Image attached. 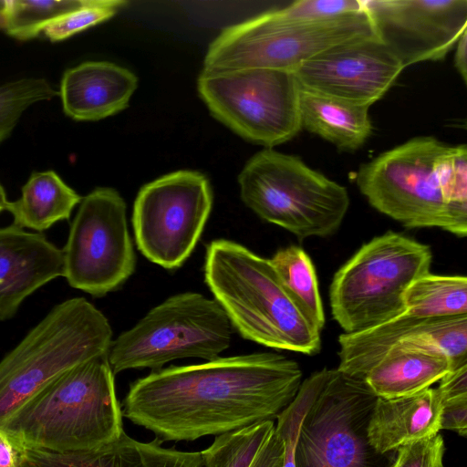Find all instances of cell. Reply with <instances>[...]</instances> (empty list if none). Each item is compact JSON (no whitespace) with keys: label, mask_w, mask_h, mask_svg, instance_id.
I'll return each mask as SVG.
<instances>
[{"label":"cell","mask_w":467,"mask_h":467,"mask_svg":"<svg viewBox=\"0 0 467 467\" xmlns=\"http://www.w3.org/2000/svg\"><path fill=\"white\" fill-rule=\"evenodd\" d=\"M333 369L323 368L305 379L292 402L278 416L275 431L284 444L283 467H295V450L301 421Z\"/></svg>","instance_id":"f1b7e54d"},{"label":"cell","mask_w":467,"mask_h":467,"mask_svg":"<svg viewBox=\"0 0 467 467\" xmlns=\"http://www.w3.org/2000/svg\"><path fill=\"white\" fill-rule=\"evenodd\" d=\"M156 438L136 441L123 432L97 449L58 453L15 445L17 467H204L201 451L164 448Z\"/></svg>","instance_id":"ac0fdd59"},{"label":"cell","mask_w":467,"mask_h":467,"mask_svg":"<svg viewBox=\"0 0 467 467\" xmlns=\"http://www.w3.org/2000/svg\"><path fill=\"white\" fill-rule=\"evenodd\" d=\"M405 312L421 318L467 315V278L427 274L404 293Z\"/></svg>","instance_id":"d4e9b609"},{"label":"cell","mask_w":467,"mask_h":467,"mask_svg":"<svg viewBox=\"0 0 467 467\" xmlns=\"http://www.w3.org/2000/svg\"><path fill=\"white\" fill-rule=\"evenodd\" d=\"M285 290L310 322L320 331L325 313L315 266L309 255L297 245L277 250L269 259Z\"/></svg>","instance_id":"484cf974"},{"label":"cell","mask_w":467,"mask_h":467,"mask_svg":"<svg viewBox=\"0 0 467 467\" xmlns=\"http://www.w3.org/2000/svg\"><path fill=\"white\" fill-rule=\"evenodd\" d=\"M429 245L388 232L364 244L334 275L329 298L344 333L373 327L405 312L404 293L430 273Z\"/></svg>","instance_id":"8992f818"},{"label":"cell","mask_w":467,"mask_h":467,"mask_svg":"<svg viewBox=\"0 0 467 467\" xmlns=\"http://www.w3.org/2000/svg\"><path fill=\"white\" fill-rule=\"evenodd\" d=\"M368 109V106L300 87L299 109L302 128L342 150H357L371 135L372 123Z\"/></svg>","instance_id":"7402d4cb"},{"label":"cell","mask_w":467,"mask_h":467,"mask_svg":"<svg viewBox=\"0 0 467 467\" xmlns=\"http://www.w3.org/2000/svg\"><path fill=\"white\" fill-rule=\"evenodd\" d=\"M137 85V77L126 67L88 61L65 71L58 95L71 119L99 120L127 108Z\"/></svg>","instance_id":"d6986e66"},{"label":"cell","mask_w":467,"mask_h":467,"mask_svg":"<svg viewBox=\"0 0 467 467\" xmlns=\"http://www.w3.org/2000/svg\"><path fill=\"white\" fill-rule=\"evenodd\" d=\"M454 66L464 83L467 81V30H465L456 43L454 54Z\"/></svg>","instance_id":"8d00e7d4"},{"label":"cell","mask_w":467,"mask_h":467,"mask_svg":"<svg viewBox=\"0 0 467 467\" xmlns=\"http://www.w3.org/2000/svg\"><path fill=\"white\" fill-rule=\"evenodd\" d=\"M64 275V258L40 233L14 224L0 228V321L11 319L24 300Z\"/></svg>","instance_id":"e0dca14e"},{"label":"cell","mask_w":467,"mask_h":467,"mask_svg":"<svg viewBox=\"0 0 467 467\" xmlns=\"http://www.w3.org/2000/svg\"><path fill=\"white\" fill-rule=\"evenodd\" d=\"M441 408L442 399L437 389L393 399L378 397L368 426L371 446L386 454L436 435L441 431Z\"/></svg>","instance_id":"ffe728a7"},{"label":"cell","mask_w":467,"mask_h":467,"mask_svg":"<svg viewBox=\"0 0 467 467\" xmlns=\"http://www.w3.org/2000/svg\"><path fill=\"white\" fill-rule=\"evenodd\" d=\"M302 370L273 352L153 370L130 385L122 415L161 441H194L274 420L296 396Z\"/></svg>","instance_id":"6da1fadb"},{"label":"cell","mask_w":467,"mask_h":467,"mask_svg":"<svg viewBox=\"0 0 467 467\" xmlns=\"http://www.w3.org/2000/svg\"><path fill=\"white\" fill-rule=\"evenodd\" d=\"M451 370V361L440 350L403 344L390 348L364 381L378 397L393 399L429 389Z\"/></svg>","instance_id":"44dd1931"},{"label":"cell","mask_w":467,"mask_h":467,"mask_svg":"<svg viewBox=\"0 0 467 467\" xmlns=\"http://www.w3.org/2000/svg\"><path fill=\"white\" fill-rule=\"evenodd\" d=\"M0 467H17L16 449L2 430H0Z\"/></svg>","instance_id":"d590c367"},{"label":"cell","mask_w":467,"mask_h":467,"mask_svg":"<svg viewBox=\"0 0 467 467\" xmlns=\"http://www.w3.org/2000/svg\"><path fill=\"white\" fill-rule=\"evenodd\" d=\"M238 182L241 199L249 209L299 240L334 234L350 204L346 187L299 157L271 148L246 162Z\"/></svg>","instance_id":"5b68a950"},{"label":"cell","mask_w":467,"mask_h":467,"mask_svg":"<svg viewBox=\"0 0 467 467\" xmlns=\"http://www.w3.org/2000/svg\"><path fill=\"white\" fill-rule=\"evenodd\" d=\"M337 370L364 380L369 369L398 345L434 348L451 361V370L467 364V315L421 318L403 312L373 327L338 337Z\"/></svg>","instance_id":"2e32d148"},{"label":"cell","mask_w":467,"mask_h":467,"mask_svg":"<svg viewBox=\"0 0 467 467\" xmlns=\"http://www.w3.org/2000/svg\"><path fill=\"white\" fill-rule=\"evenodd\" d=\"M81 199L54 171H37L22 187L20 198L8 202L5 210L12 214L14 225L43 232L68 220Z\"/></svg>","instance_id":"603a6c76"},{"label":"cell","mask_w":467,"mask_h":467,"mask_svg":"<svg viewBox=\"0 0 467 467\" xmlns=\"http://www.w3.org/2000/svg\"><path fill=\"white\" fill-rule=\"evenodd\" d=\"M79 203L62 249L63 276L71 287L103 296L119 287L135 270L126 203L109 187L94 189Z\"/></svg>","instance_id":"4fadbf2b"},{"label":"cell","mask_w":467,"mask_h":467,"mask_svg":"<svg viewBox=\"0 0 467 467\" xmlns=\"http://www.w3.org/2000/svg\"><path fill=\"white\" fill-rule=\"evenodd\" d=\"M122 417L106 354L57 377L0 430L17 446L76 452L117 440L124 432Z\"/></svg>","instance_id":"7a4b0ae2"},{"label":"cell","mask_w":467,"mask_h":467,"mask_svg":"<svg viewBox=\"0 0 467 467\" xmlns=\"http://www.w3.org/2000/svg\"><path fill=\"white\" fill-rule=\"evenodd\" d=\"M201 454L204 467H283L284 444L265 420L217 436Z\"/></svg>","instance_id":"cb8c5ba5"},{"label":"cell","mask_w":467,"mask_h":467,"mask_svg":"<svg viewBox=\"0 0 467 467\" xmlns=\"http://www.w3.org/2000/svg\"><path fill=\"white\" fill-rule=\"evenodd\" d=\"M363 10V0H298L278 9L284 17L296 21L328 20Z\"/></svg>","instance_id":"1f68e13d"},{"label":"cell","mask_w":467,"mask_h":467,"mask_svg":"<svg viewBox=\"0 0 467 467\" xmlns=\"http://www.w3.org/2000/svg\"><path fill=\"white\" fill-rule=\"evenodd\" d=\"M446 144L420 136L361 164L355 182L368 203L406 228L438 227L465 237L467 224L444 202L437 158Z\"/></svg>","instance_id":"9c48e42d"},{"label":"cell","mask_w":467,"mask_h":467,"mask_svg":"<svg viewBox=\"0 0 467 467\" xmlns=\"http://www.w3.org/2000/svg\"><path fill=\"white\" fill-rule=\"evenodd\" d=\"M57 95L51 83L42 78H25L0 85V142L9 137L30 106Z\"/></svg>","instance_id":"83f0119b"},{"label":"cell","mask_w":467,"mask_h":467,"mask_svg":"<svg viewBox=\"0 0 467 467\" xmlns=\"http://www.w3.org/2000/svg\"><path fill=\"white\" fill-rule=\"evenodd\" d=\"M125 5L127 2L121 0H89L83 7L51 23L43 33L52 42L67 39L109 19Z\"/></svg>","instance_id":"4dcf8cb0"},{"label":"cell","mask_w":467,"mask_h":467,"mask_svg":"<svg viewBox=\"0 0 467 467\" xmlns=\"http://www.w3.org/2000/svg\"><path fill=\"white\" fill-rule=\"evenodd\" d=\"M444 202L456 218L467 224V146L446 144L437 158Z\"/></svg>","instance_id":"f546056e"},{"label":"cell","mask_w":467,"mask_h":467,"mask_svg":"<svg viewBox=\"0 0 467 467\" xmlns=\"http://www.w3.org/2000/svg\"><path fill=\"white\" fill-rule=\"evenodd\" d=\"M89 0H5V31L19 40L37 36L51 23L86 5Z\"/></svg>","instance_id":"4316f807"},{"label":"cell","mask_w":467,"mask_h":467,"mask_svg":"<svg viewBox=\"0 0 467 467\" xmlns=\"http://www.w3.org/2000/svg\"><path fill=\"white\" fill-rule=\"evenodd\" d=\"M375 34L365 10L322 21H296L268 11L224 28L211 43L204 72L246 68L295 71L319 53L349 39Z\"/></svg>","instance_id":"52a82bcc"},{"label":"cell","mask_w":467,"mask_h":467,"mask_svg":"<svg viewBox=\"0 0 467 467\" xmlns=\"http://www.w3.org/2000/svg\"><path fill=\"white\" fill-rule=\"evenodd\" d=\"M377 399L364 380L333 369L301 421L295 467H393L397 451L379 453L368 437Z\"/></svg>","instance_id":"30bf717a"},{"label":"cell","mask_w":467,"mask_h":467,"mask_svg":"<svg viewBox=\"0 0 467 467\" xmlns=\"http://www.w3.org/2000/svg\"><path fill=\"white\" fill-rule=\"evenodd\" d=\"M232 324L219 303L185 292L151 308L134 327L111 341L107 358L113 374L160 369L172 360L219 358L231 344Z\"/></svg>","instance_id":"ba28073f"},{"label":"cell","mask_w":467,"mask_h":467,"mask_svg":"<svg viewBox=\"0 0 467 467\" xmlns=\"http://www.w3.org/2000/svg\"><path fill=\"white\" fill-rule=\"evenodd\" d=\"M437 388L442 400L467 397V364L449 371Z\"/></svg>","instance_id":"e575fe53"},{"label":"cell","mask_w":467,"mask_h":467,"mask_svg":"<svg viewBox=\"0 0 467 467\" xmlns=\"http://www.w3.org/2000/svg\"><path fill=\"white\" fill-rule=\"evenodd\" d=\"M197 88L213 116L249 141L271 148L303 129L300 86L293 71H202Z\"/></svg>","instance_id":"8fae6325"},{"label":"cell","mask_w":467,"mask_h":467,"mask_svg":"<svg viewBox=\"0 0 467 467\" xmlns=\"http://www.w3.org/2000/svg\"><path fill=\"white\" fill-rule=\"evenodd\" d=\"M440 429L467 434V397L442 400Z\"/></svg>","instance_id":"836d02e7"},{"label":"cell","mask_w":467,"mask_h":467,"mask_svg":"<svg viewBox=\"0 0 467 467\" xmlns=\"http://www.w3.org/2000/svg\"><path fill=\"white\" fill-rule=\"evenodd\" d=\"M204 281L244 338L305 355L320 351L321 331L285 290L269 259L231 240L212 241Z\"/></svg>","instance_id":"3957f363"},{"label":"cell","mask_w":467,"mask_h":467,"mask_svg":"<svg viewBox=\"0 0 467 467\" xmlns=\"http://www.w3.org/2000/svg\"><path fill=\"white\" fill-rule=\"evenodd\" d=\"M403 69L389 47L372 34L327 48L294 73L303 88L370 107L389 91Z\"/></svg>","instance_id":"9a60e30c"},{"label":"cell","mask_w":467,"mask_h":467,"mask_svg":"<svg viewBox=\"0 0 467 467\" xmlns=\"http://www.w3.org/2000/svg\"><path fill=\"white\" fill-rule=\"evenodd\" d=\"M443 439L437 433L399 448L395 467H443Z\"/></svg>","instance_id":"d6a6232c"},{"label":"cell","mask_w":467,"mask_h":467,"mask_svg":"<svg viewBox=\"0 0 467 467\" xmlns=\"http://www.w3.org/2000/svg\"><path fill=\"white\" fill-rule=\"evenodd\" d=\"M375 35L403 67L443 59L467 30V0H363Z\"/></svg>","instance_id":"5bb4252c"},{"label":"cell","mask_w":467,"mask_h":467,"mask_svg":"<svg viewBox=\"0 0 467 467\" xmlns=\"http://www.w3.org/2000/svg\"><path fill=\"white\" fill-rule=\"evenodd\" d=\"M5 18L4 9H3V3L1 1L0 2V29H5Z\"/></svg>","instance_id":"f35d334b"},{"label":"cell","mask_w":467,"mask_h":467,"mask_svg":"<svg viewBox=\"0 0 467 467\" xmlns=\"http://www.w3.org/2000/svg\"><path fill=\"white\" fill-rule=\"evenodd\" d=\"M393 467H395V463H394V466H393Z\"/></svg>","instance_id":"ab89813d"},{"label":"cell","mask_w":467,"mask_h":467,"mask_svg":"<svg viewBox=\"0 0 467 467\" xmlns=\"http://www.w3.org/2000/svg\"><path fill=\"white\" fill-rule=\"evenodd\" d=\"M112 340L109 320L86 298L56 305L0 360V429L57 377L106 355Z\"/></svg>","instance_id":"277c9868"},{"label":"cell","mask_w":467,"mask_h":467,"mask_svg":"<svg viewBox=\"0 0 467 467\" xmlns=\"http://www.w3.org/2000/svg\"><path fill=\"white\" fill-rule=\"evenodd\" d=\"M212 206L210 182L198 171H178L145 184L131 218L139 251L165 269L180 267L195 248Z\"/></svg>","instance_id":"7c38bea8"},{"label":"cell","mask_w":467,"mask_h":467,"mask_svg":"<svg viewBox=\"0 0 467 467\" xmlns=\"http://www.w3.org/2000/svg\"><path fill=\"white\" fill-rule=\"evenodd\" d=\"M7 202L6 192L0 183V213L5 210Z\"/></svg>","instance_id":"74e56055"}]
</instances>
